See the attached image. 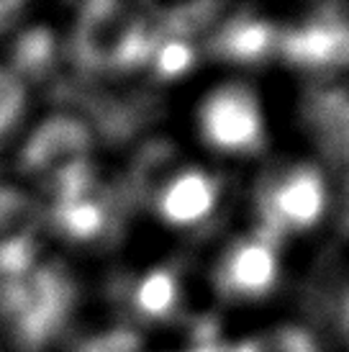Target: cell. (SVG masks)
<instances>
[{"instance_id": "obj_13", "label": "cell", "mask_w": 349, "mask_h": 352, "mask_svg": "<svg viewBox=\"0 0 349 352\" xmlns=\"http://www.w3.org/2000/svg\"><path fill=\"white\" fill-rule=\"evenodd\" d=\"M54 57H57V39L47 29H31L29 34H23L13 52L16 67L34 78L44 75L54 65Z\"/></svg>"}, {"instance_id": "obj_12", "label": "cell", "mask_w": 349, "mask_h": 352, "mask_svg": "<svg viewBox=\"0 0 349 352\" xmlns=\"http://www.w3.org/2000/svg\"><path fill=\"white\" fill-rule=\"evenodd\" d=\"M180 291H177V278L172 270L159 267L146 275L142 283L134 288V306L142 316L149 319H165L167 314L177 306Z\"/></svg>"}, {"instance_id": "obj_20", "label": "cell", "mask_w": 349, "mask_h": 352, "mask_svg": "<svg viewBox=\"0 0 349 352\" xmlns=\"http://www.w3.org/2000/svg\"><path fill=\"white\" fill-rule=\"evenodd\" d=\"M341 322H344V329L349 332V294L344 298V306H341Z\"/></svg>"}, {"instance_id": "obj_11", "label": "cell", "mask_w": 349, "mask_h": 352, "mask_svg": "<svg viewBox=\"0 0 349 352\" xmlns=\"http://www.w3.org/2000/svg\"><path fill=\"white\" fill-rule=\"evenodd\" d=\"M278 36L280 34L264 19L239 16L223 23L211 47L218 57L232 62H260L278 47Z\"/></svg>"}, {"instance_id": "obj_18", "label": "cell", "mask_w": 349, "mask_h": 352, "mask_svg": "<svg viewBox=\"0 0 349 352\" xmlns=\"http://www.w3.org/2000/svg\"><path fill=\"white\" fill-rule=\"evenodd\" d=\"M19 13H21L19 3H0V29H5Z\"/></svg>"}, {"instance_id": "obj_4", "label": "cell", "mask_w": 349, "mask_h": 352, "mask_svg": "<svg viewBox=\"0 0 349 352\" xmlns=\"http://www.w3.org/2000/svg\"><path fill=\"white\" fill-rule=\"evenodd\" d=\"M201 131L208 144L223 152H254L264 142L260 103L244 85H223L203 100Z\"/></svg>"}, {"instance_id": "obj_1", "label": "cell", "mask_w": 349, "mask_h": 352, "mask_svg": "<svg viewBox=\"0 0 349 352\" xmlns=\"http://www.w3.org/2000/svg\"><path fill=\"white\" fill-rule=\"evenodd\" d=\"M72 306L75 285L54 265H34L26 273L0 280V316L26 350L52 342L65 329Z\"/></svg>"}, {"instance_id": "obj_7", "label": "cell", "mask_w": 349, "mask_h": 352, "mask_svg": "<svg viewBox=\"0 0 349 352\" xmlns=\"http://www.w3.org/2000/svg\"><path fill=\"white\" fill-rule=\"evenodd\" d=\"M87 149H90V134L82 121L67 116L49 118L47 124L36 129V134L23 149V167L54 180L62 173H67L69 167L87 162Z\"/></svg>"}, {"instance_id": "obj_10", "label": "cell", "mask_w": 349, "mask_h": 352, "mask_svg": "<svg viewBox=\"0 0 349 352\" xmlns=\"http://www.w3.org/2000/svg\"><path fill=\"white\" fill-rule=\"evenodd\" d=\"M216 198H218V186L214 177L201 170H183L159 188L157 208L165 221L174 226H188L203 221L214 211Z\"/></svg>"}, {"instance_id": "obj_14", "label": "cell", "mask_w": 349, "mask_h": 352, "mask_svg": "<svg viewBox=\"0 0 349 352\" xmlns=\"http://www.w3.org/2000/svg\"><path fill=\"white\" fill-rule=\"evenodd\" d=\"M226 352H316V344L313 337L298 327H280L236 347H226Z\"/></svg>"}, {"instance_id": "obj_2", "label": "cell", "mask_w": 349, "mask_h": 352, "mask_svg": "<svg viewBox=\"0 0 349 352\" xmlns=\"http://www.w3.org/2000/svg\"><path fill=\"white\" fill-rule=\"evenodd\" d=\"M162 36V21L136 16L116 3H90L80 13L72 47L87 69H128L149 62Z\"/></svg>"}, {"instance_id": "obj_17", "label": "cell", "mask_w": 349, "mask_h": 352, "mask_svg": "<svg viewBox=\"0 0 349 352\" xmlns=\"http://www.w3.org/2000/svg\"><path fill=\"white\" fill-rule=\"evenodd\" d=\"M142 342L134 332L126 329H116V332L100 334L95 340H90L87 344L80 347V352H139Z\"/></svg>"}, {"instance_id": "obj_15", "label": "cell", "mask_w": 349, "mask_h": 352, "mask_svg": "<svg viewBox=\"0 0 349 352\" xmlns=\"http://www.w3.org/2000/svg\"><path fill=\"white\" fill-rule=\"evenodd\" d=\"M193 47L188 44V39H177V36H162V41L157 44L155 54H152V65H155L157 75L165 80H174L185 75L193 67Z\"/></svg>"}, {"instance_id": "obj_6", "label": "cell", "mask_w": 349, "mask_h": 352, "mask_svg": "<svg viewBox=\"0 0 349 352\" xmlns=\"http://www.w3.org/2000/svg\"><path fill=\"white\" fill-rule=\"evenodd\" d=\"M39 206L16 188H0V280L26 273L36 265Z\"/></svg>"}, {"instance_id": "obj_16", "label": "cell", "mask_w": 349, "mask_h": 352, "mask_svg": "<svg viewBox=\"0 0 349 352\" xmlns=\"http://www.w3.org/2000/svg\"><path fill=\"white\" fill-rule=\"evenodd\" d=\"M23 103H26V96H23V85H21L19 75H13L8 69H0V142L19 124L21 113H23Z\"/></svg>"}, {"instance_id": "obj_5", "label": "cell", "mask_w": 349, "mask_h": 352, "mask_svg": "<svg viewBox=\"0 0 349 352\" xmlns=\"http://www.w3.org/2000/svg\"><path fill=\"white\" fill-rule=\"evenodd\" d=\"M278 50L301 67L349 65V16L339 8H321L311 19L278 36Z\"/></svg>"}, {"instance_id": "obj_3", "label": "cell", "mask_w": 349, "mask_h": 352, "mask_svg": "<svg viewBox=\"0 0 349 352\" xmlns=\"http://www.w3.org/2000/svg\"><path fill=\"white\" fill-rule=\"evenodd\" d=\"M260 234L278 245L291 232L311 229L326 211V183L316 167L295 165L260 190Z\"/></svg>"}, {"instance_id": "obj_8", "label": "cell", "mask_w": 349, "mask_h": 352, "mask_svg": "<svg viewBox=\"0 0 349 352\" xmlns=\"http://www.w3.org/2000/svg\"><path fill=\"white\" fill-rule=\"evenodd\" d=\"M275 283H278V254L275 245L264 242L262 236L234 245L218 267V288L226 296L257 298L270 294Z\"/></svg>"}, {"instance_id": "obj_19", "label": "cell", "mask_w": 349, "mask_h": 352, "mask_svg": "<svg viewBox=\"0 0 349 352\" xmlns=\"http://www.w3.org/2000/svg\"><path fill=\"white\" fill-rule=\"evenodd\" d=\"M341 226H344V232H349V177L341 190Z\"/></svg>"}, {"instance_id": "obj_9", "label": "cell", "mask_w": 349, "mask_h": 352, "mask_svg": "<svg viewBox=\"0 0 349 352\" xmlns=\"http://www.w3.org/2000/svg\"><path fill=\"white\" fill-rule=\"evenodd\" d=\"M306 121L324 155L349 162V90L339 85L316 88L306 100Z\"/></svg>"}]
</instances>
